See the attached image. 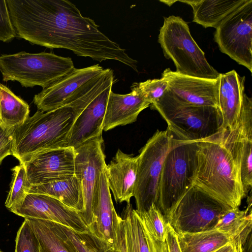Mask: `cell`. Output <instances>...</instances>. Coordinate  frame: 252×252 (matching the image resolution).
Here are the masks:
<instances>
[{
	"label": "cell",
	"instance_id": "e575fe53",
	"mask_svg": "<svg viewBox=\"0 0 252 252\" xmlns=\"http://www.w3.org/2000/svg\"><path fill=\"white\" fill-rule=\"evenodd\" d=\"M12 131L0 126V164L6 157L12 155Z\"/></svg>",
	"mask_w": 252,
	"mask_h": 252
},
{
	"label": "cell",
	"instance_id": "8fae6325",
	"mask_svg": "<svg viewBox=\"0 0 252 252\" xmlns=\"http://www.w3.org/2000/svg\"><path fill=\"white\" fill-rule=\"evenodd\" d=\"M106 166L101 170L94 198L93 220L90 233L103 252L119 249L123 219L114 206L106 175Z\"/></svg>",
	"mask_w": 252,
	"mask_h": 252
},
{
	"label": "cell",
	"instance_id": "30bf717a",
	"mask_svg": "<svg viewBox=\"0 0 252 252\" xmlns=\"http://www.w3.org/2000/svg\"><path fill=\"white\" fill-rule=\"evenodd\" d=\"M220 51L252 72V0L239 6L217 27Z\"/></svg>",
	"mask_w": 252,
	"mask_h": 252
},
{
	"label": "cell",
	"instance_id": "9c48e42d",
	"mask_svg": "<svg viewBox=\"0 0 252 252\" xmlns=\"http://www.w3.org/2000/svg\"><path fill=\"white\" fill-rule=\"evenodd\" d=\"M228 209L220 201L192 185L164 217L177 233H195L213 229L220 215Z\"/></svg>",
	"mask_w": 252,
	"mask_h": 252
},
{
	"label": "cell",
	"instance_id": "484cf974",
	"mask_svg": "<svg viewBox=\"0 0 252 252\" xmlns=\"http://www.w3.org/2000/svg\"><path fill=\"white\" fill-rule=\"evenodd\" d=\"M252 227V202H250L245 210H240L238 207L224 211L213 229L227 234L235 242L240 241L243 248L251 235Z\"/></svg>",
	"mask_w": 252,
	"mask_h": 252
},
{
	"label": "cell",
	"instance_id": "8d00e7d4",
	"mask_svg": "<svg viewBox=\"0 0 252 252\" xmlns=\"http://www.w3.org/2000/svg\"><path fill=\"white\" fill-rule=\"evenodd\" d=\"M213 252H243V251L242 247H237L234 241L220 247Z\"/></svg>",
	"mask_w": 252,
	"mask_h": 252
},
{
	"label": "cell",
	"instance_id": "d6a6232c",
	"mask_svg": "<svg viewBox=\"0 0 252 252\" xmlns=\"http://www.w3.org/2000/svg\"><path fill=\"white\" fill-rule=\"evenodd\" d=\"M136 85L139 90L151 104L158 100L168 89L167 81L162 77L148 79L136 83Z\"/></svg>",
	"mask_w": 252,
	"mask_h": 252
},
{
	"label": "cell",
	"instance_id": "44dd1931",
	"mask_svg": "<svg viewBox=\"0 0 252 252\" xmlns=\"http://www.w3.org/2000/svg\"><path fill=\"white\" fill-rule=\"evenodd\" d=\"M220 79L218 108L221 118L220 134L236 123L245 94L246 79L235 70L220 73Z\"/></svg>",
	"mask_w": 252,
	"mask_h": 252
},
{
	"label": "cell",
	"instance_id": "ac0fdd59",
	"mask_svg": "<svg viewBox=\"0 0 252 252\" xmlns=\"http://www.w3.org/2000/svg\"><path fill=\"white\" fill-rule=\"evenodd\" d=\"M113 84L95 97L76 118L70 132L68 147L76 148L86 141L102 136L107 101Z\"/></svg>",
	"mask_w": 252,
	"mask_h": 252
},
{
	"label": "cell",
	"instance_id": "ab89813d",
	"mask_svg": "<svg viewBox=\"0 0 252 252\" xmlns=\"http://www.w3.org/2000/svg\"><path fill=\"white\" fill-rule=\"evenodd\" d=\"M0 252H2V251H0Z\"/></svg>",
	"mask_w": 252,
	"mask_h": 252
},
{
	"label": "cell",
	"instance_id": "83f0119b",
	"mask_svg": "<svg viewBox=\"0 0 252 252\" xmlns=\"http://www.w3.org/2000/svg\"><path fill=\"white\" fill-rule=\"evenodd\" d=\"M177 236L182 252H213L234 241L229 236L215 229L195 233L180 232Z\"/></svg>",
	"mask_w": 252,
	"mask_h": 252
},
{
	"label": "cell",
	"instance_id": "9a60e30c",
	"mask_svg": "<svg viewBox=\"0 0 252 252\" xmlns=\"http://www.w3.org/2000/svg\"><path fill=\"white\" fill-rule=\"evenodd\" d=\"M75 149L67 147L42 151L22 162L31 185L65 179L74 175Z\"/></svg>",
	"mask_w": 252,
	"mask_h": 252
},
{
	"label": "cell",
	"instance_id": "836d02e7",
	"mask_svg": "<svg viewBox=\"0 0 252 252\" xmlns=\"http://www.w3.org/2000/svg\"><path fill=\"white\" fill-rule=\"evenodd\" d=\"M6 0H0V41L8 42L16 36Z\"/></svg>",
	"mask_w": 252,
	"mask_h": 252
},
{
	"label": "cell",
	"instance_id": "ffe728a7",
	"mask_svg": "<svg viewBox=\"0 0 252 252\" xmlns=\"http://www.w3.org/2000/svg\"><path fill=\"white\" fill-rule=\"evenodd\" d=\"M138 167V156L126 154L118 149L106 165V175L110 190L117 203H130L133 196Z\"/></svg>",
	"mask_w": 252,
	"mask_h": 252
},
{
	"label": "cell",
	"instance_id": "4316f807",
	"mask_svg": "<svg viewBox=\"0 0 252 252\" xmlns=\"http://www.w3.org/2000/svg\"><path fill=\"white\" fill-rule=\"evenodd\" d=\"M28 104L0 83V126L8 130L21 126L29 117Z\"/></svg>",
	"mask_w": 252,
	"mask_h": 252
},
{
	"label": "cell",
	"instance_id": "5b68a950",
	"mask_svg": "<svg viewBox=\"0 0 252 252\" xmlns=\"http://www.w3.org/2000/svg\"><path fill=\"white\" fill-rule=\"evenodd\" d=\"M164 57L174 63L179 74L217 79L220 74L208 62L205 53L192 37L189 27L181 17H164L158 36Z\"/></svg>",
	"mask_w": 252,
	"mask_h": 252
},
{
	"label": "cell",
	"instance_id": "603a6c76",
	"mask_svg": "<svg viewBox=\"0 0 252 252\" xmlns=\"http://www.w3.org/2000/svg\"><path fill=\"white\" fill-rule=\"evenodd\" d=\"M27 193L44 194L54 197L67 206L77 211L80 214L83 210L81 183L75 175L65 179L31 185Z\"/></svg>",
	"mask_w": 252,
	"mask_h": 252
},
{
	"label": "cell",
	"instance_id": "e0dca14e",
	"mask_svg": "<svg viewBox=\"0 0 252 252\" xmlns=\"http://www.w3.org/2000/svg\"><path fill=\"white\" fill-rule=\"evenodd\" d=\"M161 77L167 81L168 90L181 100L195 105L219 107L220 76L217 79L198 78L167 68Z\"/></svg>",
	"mask_w": 252,
	"mask_h": 252
},
{
	"label": "cell",
	"instance_id": "7c38bea8",
	"mask_svg": "<svg viewBox=\"0 0 252 252\" xmlns=\"http://www.w3.org/2000/svg\"><path fill=\"white\" fill-rule=\"evenodd\" d=\"M220 134L239 169L247 195L252 187V99L245 93L236 123Z\"/></svg>",
	"mask_w": 252,
	"mask_h": 252
},
{
	"label": "cell",
	"instance_id": "d6986e66",
	"mask_svg": "<svg viewBox=\"0 0 252 252\" xmlns=\"http://www.w3.org/2000/svg\"><path fill=\"white\" fill-rule=\"evenodd\" d=\"M131 92L125 94L110 92L103 124V130L107 131L118 126H125L136 121L139 114L150 106L139 90L136 83L131 87Z\"/></svg>",
	"mask_w": 252,
	"mask_h": 252
},
{
	"label": "cell",
	"instance_id": "d590c367",
	"mask_svg": "<svg viewBox=\"0 0 252 252\" xmlns=\"http://www.w3.org/2000/svg\"><path fill=\"white\" fill-rule=\"evenodd\" d=\"M165 241L169 252H182L178 242L177 233L167 222Z\"/></svg>",
	"mask_w": 252,
	"mask_h": 252
},
{
	"label": "cell",
	"instance_id": "7402d4cb",
	"mask_svg": "<svg viewBox=\"0 0 252 252\" xmlns=\"http://www.w3.org/2000/svg\"><path fill=\"white\" fill-rule=\"evenodd\" d=\"M124 216L122 229L126 252H169L166 241L154 237L130 203Z\"/></svg>",
	"mask_w": 252,
	"mask_h": 252
},
{
	"label": "cell",
	"instance_id": "8992f818",
	"mask_svg": "<svg viewBox=\"0 0 252 252\" xmlns=\"http://www.w3.org/2000/svg\"><path fill=\"white\" fill-rule=\"evenodd\" d=\"M74 68L71 58L53 53L22 51L0 56L2 81H16L26 88L39 86L44 89Z\"/></svg>",
	"mask_w": 252,
	"mask_h": 252
},
{
	"label": "cell",
	"instance_id": "277c9868",
	"mask_svg": "<svg viewBox=\"0 0 252 252\" xmlns=\"http://www.w3.org/2000/svg\"><path fill=\"white\" fill-rule=\"evenodd\" d=\"M150 106L160 114L168 130L179 140L197 142L220 133L221 118L217 107L187 103L168 90Z\"/></svg>",
	"mask_w": 252,
	"mask_h": 252
},
{
	"label": "cell",
	"instance_id": "74e56055",
	"mask_svg": "<svg viewBox=\"0 0 252 252\" xmlns=\"http://www.w3.org/2000/svg\"><path fill=\"white\" fill-rule=\"evenodd\" d=\"M122 226V225H121ZM121 235H120V241L119 245V249L117 252H126L125 242L122 232V227H121Z\"/></svg>",
	"mask_w": 252,
	"mask_h": 252
},
{
	"label": "cell",
	"instance_id": "f35d334b",
	"mask_svg": "<svg viewBox=\"0 0 252 252\" xmlns=\"http://www.w3.org/2000/svg\"><path fill=\"white\" fill-rule=\"evenodd\" d=\"M162 1L164 3H165V4H167L169 6H171L172 4H173L175 2H176L177 1L176 0H166V1Z\"/></svg>",
	"mask_w": 252,
	"mask_h": 252
},
{
	"label": "cell",
	"instance_id": "f546056e",
	"mask_svg": "<svg viewBox=\"0 0 252 252\" xmlns=\"http://www.w3.org/2000/svg\"><path fill=\"white\" fill-rule=\"evenodd\" d=\"M136 211L154 237L159 241L165 242L167 221L164 215L156 204H153L146 211Z\"/></svg>",
	"mask_w": 252,
	"mask_h": 252
},
{
	"label": "cell",
	"instance_id": "ba28073f",
	"mask_svg": "<svg viewBox=\"0 0 252 252\" xmlns=\"http://www.w3.org/2000/svg\"><path fill=\"white\" fill-rule=\"evenodd\" d=\"M180 141L168 128L157 130L140 150L133 195L138 212L147 211L153 204L157 205L163 162L169 151Z\"/></svg>",
	"mask_w": 252,
	"mask_h": 252
},
{
	"label": "cell",
	"instance_id": "f1b7e54d",
	"mask_svg": "<svg viewBox=\"0 0 252 252\" xmlns=\"http://www.w3.org/2000/svg\"><path fill=\"white\" fill-rule=\"evenodd\" d=\"M12 178L5 206L11 212L19 208L31 186L22 162L12 169Z\"/></svg>",
	"mask_w": 252,
	"mask_h": 252
},
{
	"label": "cell",
	"instance_id": "d4e9b609",
	"mask_svg": "<svg viewBox=\"0 0 252 252\" xmlns=\"http://www.w3.org/2000/svg\"><path fill=\"white\" fill-rule=\"evenodd\" d=\"M26 219L38 240L41 252H78L59 223L47 220Z\"/></svg>",
	"mask_w": 252,
	"mask_h": 252
},
{
	"label": "cell",
	"instance_id": "3957f363",
	"mask_svg": "<svg viewBox=\"0 0 252 252\" xmlns=\"http://www.w3.org/2000/svg\"><path fill=\"white\" fill-rule=\"evenodd\" d=\"M197 166L193 185L227 209L238 208L245 194L239 169L220 134L197 142Z\"/></svg>",
	"mask_w": 252,
	"mask_h": 252
},
{
	"label": "cell",
	"instance_id": "1f68e13d",
	"mask_svg": "<svg viewBox=\"0 0 252 252\" xmlns=\"http://www.w3.org/2000/svg\"><path fill=\"white\" fill-rule=\"evenodd\" d=\"M59 225L78 252H103L90 233L77 232L64 225Z\"/></svg>",
	"mask_w": 252,
	"mask_h": 252
},
{
	"label": "cell",
	"instance_id": "7a4b0ae2",
	"mask_svg": "<svg viewBox=\"0 0 252 252\" xmlns=\"http://www.w3.org/2000/svg\"><path fill=\"white\" fill-rule=\"evenodd\" d=\"M82 110L73 97L57 109L37 110L12 130V155L23 162L37 153L68 147L70 130Z\"/></svg>",
	"mask_w": 252,
	"mask_h": 252
},
{
	"label": "cell",
	"instance_id": "5bb4252c",
	"mask_svg": "<svg viewBox=\"0 0 252 252\" xmlns=\"http://www.w3.org/2000/svg\"><path fill=\"white\" fill-rule=\"evenodd\" d=\"M12 212L25 219L49 220L77 232L90 233L79 212L48 195L27 193L21 206Z\"/></svg>",
	"mask_w": 252,
	"mask_h": 252
},
{
	"label": "cell",
	"instance_id": "60d3db41",
	"mask_svg": "<svg viewBox=\"0 0 252 252\" xmlns=\"http://www.w3.org/2000/svg\"></svg>",
	"mask_w": 252,
	"mask_h": 252
},
{
	"label": "cell",
	"instance_id": "4fadbf2b",
	"mask_svg": "<svg viewBox=\"0 0 252 252\" xmlns=\"http://www.w3.org/2000/svg\"><path fill=\"white\" fill-rule=\"evenodd\" d=\"M102 136L91 139L75 149L74 175L82 185L84 207L80 215L88 228L93 220L95 189L101 170L106 166Z\"/></svg>",
	"mask_w": 252,
	"mask_h": 252
},
{
	"label": "cell",
	"instance_id": "52a82bcc",
	"mask_svg": "<svg viewBox=\"0 0 252 252\" xmlns=\"http://www.w3.org/2000/svg\"><path fill=\"white\" fill-rule=\"evenodd\" d=\"M197 142L180 141L166 154L162 166L157 206L164 216L193 185Z\"/></svg>",
	"mask_w": 252,
	"mask_h": 252
},
{
	"label": "cell",
	"instance_id": "cb8c5ba5",
	"mask_svg": "<svg viewBox=\"0 0 252 252\" xmlns=\"http://www.w3.org/2000/svg\"><path fill=\"white\" fill-rule=\"evenodd\" d=\"M248 0H179L189 5L193 10V21L205 28H216L229 14Z\"/></svg>",
	"mask_w": 252,
	"mask_h": 252
},
{
	"label": "cell",
	"instance_id": "4dcf8cb0",
	"mask_svg": "<svg viewBox=\"0 0 252 252\" xmlns=\"http://www.w3.org/2000/svg\"><path fill=\"white\" fill-rule=\"evenodd\" d=\"M15 252H41L38 240L26 219L17 233Z\"/></svg>",
	"mask_w": 252,
	"mask_h": 252
},
{
	"label": "cell",
	"instance_id": "2e32d148",
	"mask_svg": "<svg viewBox=\"0 0 252 252\" xmlns=\"http://www.w3.org/2000/svg\"><path fill=\"white\" fill-rule=\"evenodd\" d=\"M104 70L99 64L82 68H74L35 94L33 101L40 111L45 112L57 109Z\"/></svg>",
	"mask_w": 252,
	"mask_h": 252
},
{
	"label": "cell",
	"instance_id": "6da1fadb",
	"mask_svg": "<svg viewBox=\"0 0 252 252\" xmlns=\"http://www.w3.org/2000/svg\"><path fill=\"white\" fill-rule=\"evenodd\" d=\"M16 35L50 49L63 48L102 62L123 63L138 72L137 61L66 0H6Z\"/></svg>",
	"mask_w": 252,
	"mask_h": 252
}]
</instances>
